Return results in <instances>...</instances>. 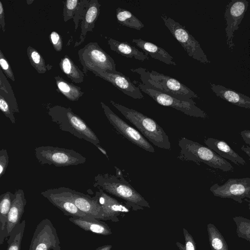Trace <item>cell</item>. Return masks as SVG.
<instances>
[{"label":"cell","mask_w":250,"mask_h":250,"mask_svg":"<svg viewBox=\"0 0 250 250\" xmlns=\"http://www.w3.org/2000/svg\"><path fill=\"white\" fill-rule=\"evenodd\" d=\"M94 180V187L124 200L125 205L133 210L150 208L149 203L124 178L102 173L95 176Z\"/></svg>","instance_id":"1"},{"label":"cell","mask_w":250,"mask_h":250,"mask_svg":"<svg viewBox=\"0 0 250 250\" xmlns=\"http://www.w3.org/2000/svg\"><path fill=\"white\" fill-rule=\"evenodd\" d=\"M110 102L144 137L156 146L168 150H171V144L168 136L154 120L112 100Z\"/></svg>","instance_id":"2"},{"label":"cell","mask_w":250,"mask_h":250,"mask_svg":"<svg viewBox=\"0 0 250 250\" xmlns=\"http://www.w3.org/2000/svg\"><path fill=\"white\" fill-rule=\"evenodd\" d=\"M130 70L139 76L142 83L162 92L188 101L199 97L189 87L170 76L142 67Z\"/></svg>","instance_id":"3"},{"label":"cell","mask_w":250,"mask_h":250,"mask_svg":"<svg viewBox=\"0 0 250 250\" xmlns=\"http://www.w3.org/2000/svg\"><path fill=\"white\" fill-rule=\"evenodd\" d=\"M47 113L51 121L62 130L68 132L95 146L100 144V141L94 131L71 108L55 105L50 107Z\"/></svg>","instance_id":"4"},{"label":"cell","mask_w":250,"mask_h":250,"mask_svg":"<svg viewBox=\"0 0 250 250\" xmlns=\"http://www.w3.org/2000/svg\"><path fill=\"white\" fill-rule=\"evenodd\" d=\"M180 148L178 158L183 161L202 162L208 166L223 171H232L234 169L231 164L219 156L213 150L198 142L185 137L178 141Z\"/></svg>","instance_id":"5"},{"label":"cell","mask_w":250,"mask_h":250,"mask_svg":"<svg viewBox=\"0 0 250 250\" xmlns=\"http://www.w3.org/2000/svg\"><path fill=\"white\" fill-rule=\"evenodd\" d=\"M133 83L141 91L149 96L161 105L173 108L191 117L203 119L208 117L207 114L196 105L193 100L188 101L177 98L145 85L137 81H133Z\"/></svg>","instance_id":"6"},{"label":"cell","mask_w":250,"mask_h":250,"mask_svg":"<svg viewBox=\"0 0 250 250\" xmlns=\"http://www.w3.org/2000/svg\"><path fill=\"white\" fill-rule=\"evenodd\" d=\"M79 60L86 73L103 71L118 73L114 60L97 42L87 43L78 52Z\"/></svg>","instance_id":"7"},{"label":"cell","mask_w":250,"mask_h":250,"mask_svg":"<svg viewBox=\"0 0 250 250\" xmlns=\"http://www.w3.org/2000/svg\"><path fill=\"white\" fill-rule=\"evenodd\" d=\"M35 155L41 165L56 167L77 166L85 163L86 159L76 151L52 146H41L34 149Z\"/></svg>","instance_id":"8"},{"label":"cell","mask_w":250,"mask_h":250,"mask_svg":"<svg viewBox=\"0 0 250 250\" xmlns=\"http://www.w3.org/2000/svg\"><path fill=\"white\" fill-rule=\"evenodd\" d=\"M165 26L187 52L188 55L204 64L210 63L199 42L179 22L163 14L161 16Z\"/></svg>","instance_id":"9"},{"label":"cell","mask_w":250,"mask_h":250,"mask_svg":"<svg viewBox=\"0 0 250 250\" xmlns=\"http://www.w3.org/2000/svg\"><path fill=\"white\" fill-rule=\"evenodd\" d=\"M100 104L107 120L119 133L143 149L155 152L153 146L140 132L120 118L104 103L101 102Z\"/></svg>","instance_id":"10"},{"label":"cell","mask_w":250,"mask_h":250,"mask_svg":"<svg viewBox=\"0 0 250 250\" xmlns=\"http://www.w3.org/2000/svg\"><path fill=\"white\" fill-rule=\"evenodd\" d=\"M29 250H62L56 229L48 218L36 226Z\"/></svg>","instance_id":"11"},{"label":"cell","mask_w":250,"mask_h":250,"mask_svg":"<svg viewBox=\"0 0 250 250\" xmlns=\"http://www.w3.org/2000/svg\"><path fill=\"white\" fill-rule=\"evenodd\" d=\"M210 191L216 197L229 198L242 203L245 198H250V178H229L222 185L215 184Z\"/></svg>","instance_id":"12"},{"label":"cell","mask_w":250,"mask_h":250,"mask_svg":"<svg viewBox=\"0 0 250 250\" xmlns=\"http://www.w3.org/2000/svg\"><path fill=\"white\" fill-rule=\"evenodd\" d=\"M41 194L60 209L65 215L84 218H94L81 211L76 207L65 187L48 189L42 191Z\"/></svg>","instance_id":"13"},{"label":"cell","mask_w":250,"mask_h":250,"mask_svg":"<svg viewBox=\"0 0 250 250\" xmlns=\"http://www.w3.org/2000/svg\"><path fill=\"white\" fill-rule=\"evenodd\" d=\"M248 5L249 2L246 0H232L226 6L224 14L227 24L225 31L227 43L231 51L235 46L232 41L233 33L239 28Z\"/></svg>","instance_id":"14"},{"label":"cell","mask_w":250,"mask_h":250,"mask_svg":"<svg viewBox=\"0 0 250 250\" xmlns=\"http://www.w3.org/2000/svg\"><path fill=\"white\" fill-rule=\"evenodd\" d=\"M96 76L110 83L125 94L135 99H142L144 96L139 88L129 78L119 72L109 73L103 71H93Z\"/></svg>","instance_id":"15"},{"label":"cell","mask_w":250,"mask_h":250,"mask_svg":"<svg viewBox=\"0 0 250 250\" xmlns=\"http://www.w3.org/2000/svg\"><path fill=\"white\" fill-rule=\"evenodd\" d=\"M94 197L101 206L104 213L103 220H110L112 222L119 221L118 216L121 214L128 213L130 208L115 198L106 193L103 190L98 188Z\"/></svg>","instance_id":"16"},{"label":"cell","mask_w":250,"mask_h":250,"mask_svg":"<svg viewBox=\"0 0 250 250\" xmlns=\"http://www.w3.org/2000/svg\"><path fill=\"white\" fill-rule=\"evenodd\" d=\"M66 190L76 207L85 214L97 219L103 220L104 213L102 208L94 196L77 191L68 188Z\"/></svg>","instance_id":"17"},{"label":"cell","mask_w":250,"mask_h":250,"mask_svg":"<svg viewBox=\"0 0 250 250\" xmlns=\"http://www.w3.org/2000/svg\"><path fill=\"white\" fill-rule=\"evenodd\" d=\"M14 194V198L8 215L5 234L6 240L9 236L13 229L20 223L27 203L22 189L16 190Z\"/></svg>","instance_id":"18"},{"label":"cell","mask_w":250,"mask_h":250,"mask_svg":"<svg viewBox=\"0 0 250 250\" xmlns=\"http://www.w3.org/2000/svg\"><path fill=\"white\" fill-rule=\"evenodd\" d=\"M204 143L208 147L223 158L228 159L238 166L246 164L245 160L224 140L208 138L204 140Z\"/></svg>","instance_id":"19"},{"label":"cell","mask_w":250,"mask_h":250,"mask_svg":"<svg viewBox=\"0 0 250 250\" xmlns=\"http://www.w3.org/2000/svg\"><path fill=\"white\" fill-rule=\"evenodd\" d=\"M210 88L219 98L236 106L250 108V97L225 86L210 83Z\"/></svg>","instance_id":"20"},{"label":"cell","mask_w":250,"mask_h":250,"mask_svg":"<svg viewBox=\"0 0 250 250\" xmlns=\"http://www.w3.org/2000/svg\"><path fill=\"white\" fill-rule=\"evenodd\" d=\"M132 42L151 58L168 65H177L173 58L163 48L142 39H133Z\"/></svg>","instance_id":"21"},{"label":"cell","mask_w":250,"mask_h":250,"mask_svg":"<svg viewBox=\"0 0 250 250\" xmlns=\"http://www.w3.org/2000/svg\"><path fill=\"white\" fill-rule=\"evenodd\" d=\"M68 220L85 231H89L103 235H109L112 233L110 228L107 224L95 218L71 217Z\"/></svg>","instance_id":"22"},{"label":"cell","mask_w":250,"mask_h":250,"mask_svg":"<svg viewBox=\"0 0 250 250\" xmlns=\"http://www.w3.org/2000/svg\"><path fill=\"white\" fill-rule=\"evenodd\" d=\"M101 4L97 0L89 1L86 5V12L82 22L81 41L77 43L80 44L84 40L87 32L92 31L95 23L100 14Z\"/></svg>","instance_id":"23"},{"label":"cell","mask_w":250,"mask_h":250,"mask_svg":"<svg viewBox=\"0 0 250 250\" xmlns=\"http://www.w3.org/2000/svg\"><path fill=\"white\" fill-rule=\"evenodd\" d=\"M107 43L111 50L121 56L131 59L134 58L140 61L148 59L147 55L127 42H120L112 38H108Z\"/></svg>","instance_id":"24"},{"label":"cell","mask_w":250,"mask_h":250,"mask_svg":"<svg viewBox=\"0 0 250 250\" xmlns=\"http://www.w3.org/2000/svg\"><path fill=\"white\" fill-rule=\"evenodd\" d=\"M15 194L7 191L0 195V245L6 240L5 234L8 215L11 208Z\"/></svg>","instance_id":"25"},{"label":"cell","mask_w":250,"mask_h":250,"mask_svg":"<svg viewBox=\"0 0 250 250\" xmlns=\"http://www.w3.org/2000/svg\"><path fill=\"white\" fill-rule=\"evenodd\" d=\"M57 87V90L71 101H78L83 94L80 87L74 85L60 76L54 77Z\"/></svg>","instance_id":"26"},{"label":"cell","mask_w":250,"mask_h":250,"mask_svg":"<svg viewBox=\"0 0 250 250\" xmlns=\"http://www.w3.org/2000/svg\"><path fill=\"white\" fill-rule=\"evenodd\" d=\"M59 65L62 71L73 82L76 83L83 82L84 75L82 71L68 56L66 55L62 58Z\"/></svg>","instance_id":"27"},{"label":"cell","mask_w":250,"mask_h":250,"mask_svg":"<svg viewBox=\"0 0 250 250\" xmlns=\"http://www.w3.org/2000/svg\"><path fill=\"white\" fill-rule=\"evenodd\" d=\"M117 21L121 24L128 27L140 30L144 27V24L131 12L121 7L116 9Z\"/></svg>","instance_id":"28"},{"label":"cell","mask_w":250,"mask_h":250,"mask_svg":"<svg viewBox=\"0 0 250 250\" xmlns=\"http://www.w3.org/2000/svg\"><path fill=\"white\" fill-rule=\"evenodd\" d=\"M0 95H1L9 104L14 113L20 112L12 87L2 70H0Z\"/></svg>","instance_id":"29"},{"label":"cell","mask_w":250,"mask_h":250,"mask_svg":"<svg viewBox=\"0 0 250 250\" xmlns=\"http://www.w3.org/2000/svg\"><path fill=\"white\" fill-rule=\"evenodd\" d=\"M207 231L211 250H229L223 236L213 224L207 225Z\"/></svg>","instance_id":"30"},{"label":"cell","mask_w":250,"mask_h":250,"mask_svg":"<svg viewBox=\"0 0 250 250\" xmlns=\"http://www.w3.org/2000/svg\"><path fill=\"white\" fill-rule=\"evenodd\" d=\"M25 225V220H23L13 229L7 239L6 250H21Z\"/></svg>","instance_id":"31"},{"label":"cell","mask_w":250,"mask_h":250,"mask_svg":"<svg viewBox=\"0 0 250 250\" xmlns=\"http://www.w3.org/2000/svg\"><path fill=\"white\" fill-rule=\"evenodd\" d=\"M27 54L32 66L39 74H43L47 70L45 61L41 54L34 48L29 46Z\"/></svg>","instance_id":"32"},{"label":"cell","mask_w":250,"mask_h":250,"mask_svg":"<svg viewBox=\"0 0 250 250\" xmlns=\"http://www.w3.org/2000/svg\"><path fill=\"white\" fill-rule=\"evenodd\" d=\"M233 220L236 225L237 236L250 242V220L241 216H236Z\"/></svg>","instance_id":"33"},{"label":"cell","mask_w":250,"mask_h":250,"mask_svg":"<svg viewBox=\"0 0 250 250\" xmlns=\"http://www.w3.org/2000/svg\"><path fill=\"white\" fill-rule=\"evenodd\" d=\"M82 0H66L64 4L63 16L64 21L74 18L81 5Z\"/></svg>","instance_id":"34"},{"label":"cell","mask_w":250,"mask_h":250,"mask_svg":"<svg viewBox=\"0 0 250 250\" xmlns=\"http://www.w3.org/2000/svg\"><path fill=\"white\" fill-rule=\"evenodd\" d=\"M183 230L185 241V245L176 242L177 247L180 250H197L196 244L192 235L186 229L183 228Z\"/></svg>","instance_id":"35"},{"label":"cell","mask_w":250,"mask_h":250,"mask_svg":"<svg viewBox=\"0 0 250 250\" xmlns=\"http://www.w3.org/2000/svg\"><path fill=\"white\" fill-rule=\"evenodd\" d=\"M0 109L3 114L13 123H16L14 112L5 99L0 95Z\"/></svg>","instance_id":"36"},{"label":"cell","mask_w":250,"mask_h":250,"mask_svg":"<svg viewBox=\"0 0 250 250\" xmlns=\"http://www.w3.org/2000/svg\"><path fill=\"white\" fill-rule=\"evenodd\" d=\"M0 64L2 71L7 77L15 82V79L11 66L1 50H0Z\"/></svg>","instance_id":"37"},{"label":"cell","mask_w":250,"mask_h":250,"mask_svg":"<svg viewBox=\"0 0 250 250\" xmlns=\"http://www.w3.org/2000/svg\"><path fill=\"white\" fill-rule=\"evenodd\" d=\"M49 38L54 49L57 52L61 51L62 49V42L60 35L56 31H52L50 34Z\"/></svg>","instance_id":"38"},{"label":"cell","mask_w":250,"mask_h":250,"mask_svg":"<svg viewBox=\"0 0 250 250\" xmlns=\"http://www.w3.org/2000/svg\"><path fill=\"white\" fill-rule=\"evenodd\" d=\"M9 162V157L6 149L2 148L0 150V177L5 173Z\"/></svg>","instance_id":"39"},{"label":"cell","mask_w":250,"mask_h":250,"mask_svg":"<svg viewBox=\"0 0 250 250\" xmlns=\"http://www.w3.org/2000/svg\"><path fill=\"white\" fill-rule=\"evenodd\" d=\"M0 25L3 32H4L5 31L4 12L1 1H0Z\"/></svg>","instance_id":"40"},{"label":"cell","mask_w":250,"mask_h":250,"mask_svg":"<svg viewBox=\"0 0 250 250\" xmlns=\"http://www.w3.org/2000/svg\"><path fill=\"white\" fill-rule=\"evenodd\" d=\"M240 135L245 143L250 147V130H244L240 132Z\"/></svg>","instance_id":"41"},{"label":"cell","mask_w":250,"mask_h":250,"mask_svg":"<svg viewBox=\"0 0 250 250\" xmlns=\"http://www.w3.org/2000/svg\"><path fill=\"white\" fill-rule=\"evenodd\" d=\"M241 149L246 153V154L249 156V159L250 161V147L249 146H243Z\"/></svg>","instance_id":"42"},{"label":"cell","mask_w":250,"mask_h":250,"mask_svg":"<svg viewBox=\"0 0 250 250\" xmlns=\"http://www.w3.org/2000/svg\"><path fill=\"white\" fill-rule=\"evenodd\" d=\"M112 248L111 245H105L98 247L95 250H111Z\"/></svg>","instance_id":"43"},{"label":"cell","mask_w":250,"mask_h":250,"mask_svg":"<svg viewBox=\"0 0 250 250\" xmlns=\"http://www.w3.org/2000/svg\"><path fill=\"white\" fill-rule=\"evenodd\" d=\"M114 168H115L116 169V174L115 175L119 178H124V176H123V173H122V171L120 169H119L118 167H117L116 166H114Z\"/></svg>","instance_id":"44"},{"label":"cell","mask_w":250,"mask_h":250,"mask_svg":"<svg viewBox=\"0 0 250 250\" xmlns=\"http://www.w3.org/2000/svg\"><path fill=\"white\" fill-rule=\"evenodd\" d=\"M96 146L103 154L106 156L107 159H109V157L107 155V152L104 148H103L99 144L97 145Z\"/></svg>","instance_id":"45"},{"label":"cell","mask_w":250,"mask_h":250,"mask_svg":"<svg viewBox=\"0 0 250 250\" xmlns=\"http://www.w3.org/2000/svg\"><path fill=\"white\" fill-rule=\"evenodd\" d=\"M245 200H246V201H247L249 203V204H248L249 208L250 210V198L249 199H245Z\"/></svg>","instance_id":"46"}]
</instances>
